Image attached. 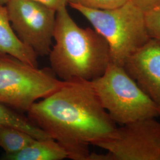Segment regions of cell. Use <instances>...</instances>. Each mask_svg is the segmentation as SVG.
Instances as JSON below:
<instances>
[{
	"instance_id": "obj_17",
	"label": "cell",
	"mask_w": 160,
	"mask_h": 160,
	"mask_svg": "<svg viewBox=\"0 0 160 160\" xmlns=\"http://www.w3.org/2000/svg\"><path fill=\"white\" fill-rule=\"evenodd\" d=\"M9 0H0V5L4 6L6 5V4L8 2Z\"/></svg>"
},
{
	"instance_id": "obj_10",
	"label": "cell",
	"mask_w": 160,
	"mask_h": 160,
	"mask_svg": "<svg viewBox=\"0 0 160 160\" xmlns=\"http://www.w3.org/2000/svg\"><path fill=\"white\" fill-rule=\"evenodd\" d=\"M67 151L52 138L35 139L32 143L14 154H4L2 160H62L68 158Z\"/></svg>"
},
{
	"instance_id": "obj_5",
	"label": "cell",
	"mask_w": 160,
	"mask_h": 160,
	"mask_svg": "<svg viewBox=\"0 0 160 160\" xmlns=\"http://www.w3.org/2000/svg\"><path fill=\"white\" fill-rule=\"evenodd\" d=\"M63 81L49 69H39L0 54V103L23 112L51 94Z\"/></svg>"
},
{
	"instance_id": "obj_12",
	"label": "cell",
	"mask_w": 160,
	"mask_h": 160,
	"mask_svg": "<svg viewBox=\"0 0 160 160\" xmlns=\"http://www.w3.org/2000/svg\"><path fill=\"white\" fill-rule=\"evenodd\" d=\"M34 139L32 136L19 129L0 125V147L4 150L5 154L17 152Z\"/></svg>"
},
{
	"instance_id": "obj_4",
	"label": "cell",
	"mask_w": 160,
	"mask_h": 160,
	"mask_svg": "<svg viewBox=\"0 0 160 160\" xmlns=\"http://www.w3.org/2000/svg\"><path fill=\"white\" fill-rule=\"evenodd\" d=\"M103 108L122 125L160 116L159 109L123 66L110 62L100 77L91 81Z\"/></svg>"
},
{
	"instance_id": "obj_7",
	"label": "cell",
	"mask_w": 160,
	"mask_h": 160,
	"mask_svg": "<svg viewBox=\"0 0 160 160\" xmlns=\"http://www.w3.org/2000/svg\"><path fill=\"white\" fill-rule=\"evenodd\" d=\"M94 145L113 160H160V122L152 118L123 125L113 137Z\"/></svg>"
},
{
	"instance_id": "obj_14",
	"label": "cell",
	"mask_w": 160,
	"mask_h": 160,
	"mask_svg": "<svg viewBox=\"0 0 160 160\" xmlns=\"http://www.w3.org/2000/svg\"><path fill=\"white\" fill-rule=\"evenodd\" d=\"M129 0H68L69 4H77L98 10L112 9L123 5Z\"/></svg>"
},
{
	"instance_id": "obj_6",
	"label": "cell",
	"mask_w": 160,
	"mask_h": 160,
	"mask_svg": "<svg viewBox=\"0 0 160 160\" xmlns=\"http://www.w3.org/2000/svg\"><path fill=\"white\" fill-rule=\"evenodd\" d=\"M6 6L18 38L38 56L48 55L53 38L57 11L33 0H9Z\"/></svg>"
},
{
	"instance_id": "obj_2",
	"label": "cell",
	"mask_w": 160,
	"mask_h": 160,
	"mask_svg": "<svg viewBox=\"0 0 160 160\" xmlns=\"http://www.w3.org/2000/svg\"><path fill=\"white\" fill-rule=\"evenodd\" d=\"M53 39L48 55L51 70L59 80H95L111 62L108 42L94 29L78 26L66 7L57 12Z\"/></svg>"
},
{
	"instance_id": "obj_13",
	"label": "cell",
	"mask_w": 160,
	"mask_h": 160,
	"mask_svg": "<svg viewBox=\"0 0 160 160\" xmlns=\"http://www.w3.org/2000/svg\"><path fill=\"white\" fill-rule=\"evenodd\" d=\"M144 14L149 38L160 44V6Z\"/></svg>"
},
{
	"instance_id": "obj_15",
	"label": "cell",
	"mask_w": 160,
	"mask_h": 160,
	"mask_svg": "<svg viewBox=\"0 0 160 160\" xmlns=\"http://www.w3.org/2000/svg\"><path fill=\"white\" fill-rule=\"evenodd\" d=\"M142 12L146 13L160 6V0H130Z\"/></svg>"
},
{
	"instance_id": "obj_8",
	"label": "cell",
	"mask_w": 160,
	"mask_h": 160,
	"mask_svg": "<svg viewBox=\"0 0 160 160\" xmlns=\"http://www.w3.org/2000/svg\"><path fill=\"white\" fill-rule=\"evenodd\" d=\"M123 67L160 112V44L149 39L128 58Z\"/></svg>"
},
{
	"instance_id": "obj_3",
	"label": "cell",
	"mask_w": 160,
	"mask_h": 160,
	"mask_svg": "<svg viewBox=\"0 0 160 160\" xmlns=\"http://www.w3.org/2000/svg\"><path fill=\"white\" fill-rule=\"evenodd\" d=\"M69 5L80 12L108 42L113 63L123 66L126 59L150 39L144 12L130 0L108 10Z\"/></svg>"
},
{
	"instance_id": "obj_11",
	"label": "cell",
	"mask_w": 160,
	"mask_h": 160,
	"mask_svg": "<svg viewBox=\"0 0 160 160\" xmlns=\"http://www.w3.org/2000/svg\"><path fill=\"white\" fill-rule=\"evenodd\" d=\"M0 125L12 126L19 129L37 139L51 138L45 132L32 123L28 118L12 110L8 106L1 103Z\"/></svg>"
},
{
	"instance_id": "obj_9",
	"label": "cell",
	"mask_w": 160,
	"mask_h": 160,
	"mask_svg": "<svg viewBox=\"0 0 160 160\" xmlns=\"http://www.w3.org/2000/svg\"><path fill=\"white\" fill-rule=\"evenodd\" d=\"M0 54L12 57L38 67V55L30 47L25 45L12 28L6 6L0 5Z\"/></svg>"
},
{
	"instance_id": "obj_16",
	"label": "cell",
	"mask_w": 160,
	"mask_h": 160,
	"mask_svg": "<svg viewBox=\"0 0 160 160\" xmlns=\"http://www.w3.org/2000/svg\"><path fill=\"white\" fill-rule=\"evenodd\" d=\"M43 6H46L57 12L59 9L65 7L68 4V0H33Z\"/></svg>"
},
{
	"instance_id": "obj_1",
	"label": "cell",
	"mask_w": 160,
	"mask_h": 160,
	"mask_svg": "<svg viewBox=\"0 0 160 160\" xmlns=\"http://www.w3.org/2000/svg\"><path fill=\"white\" fill-rule=\"evenodd\" d=\"M28 118L65 149L68 158L88 160L89 145L113 137L116 123L103 108L91 81H63L34 103Z\"/></svg>"
}]
</instances>
